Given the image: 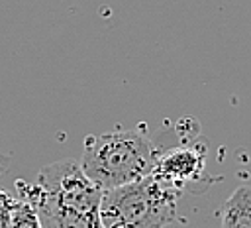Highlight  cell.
Segmentation results:
<instances>
[{
  "instance_id": "1",
  "label": "cell",
  "mask_w": 251,
  "mask_h": 228,
  "mask_svg": "<svg viewBox=\"0 0 251 228\" xmlns=\"http://www.w3.org/2000/svg\"><path fill=\"white\" fill-rule=\"evenodd\" d=\"M25 193L22 199L37 210L41 228H104V191L86 177L78 161L63 159L43 167L37 183L25 185Z\"/></svg>"
},
{
  "instance_id": "2",
  "label": "cell",
  "mask_w": 251,
  "mask_h": 228,
  "mask_svg": "<svg viewBox=\"0 0 251 228\" xmlns=\"http://www.w3.org/2000/svg\"><path fill=\"white\" fill-rule=\"evenodd\" d=\"M153 140L139 130H114L84 138L80 167L102 191L151 175L159 157Z\"/></svg>"
},
{
  "instance_id": "3",
  "label": "cell",
  "mask_w": 251,
  "mask_h": 228,
  "mask_svg": "<svg viewBox=\"0 0 251 228\" xmlns=\"http://www.w3.org/2000/svg\"><path fill=\"white\" fill-rule=\"evenodd\" d=\"M182 195L180 189L151 173L104 191L100 222L104 228H165L176 218V204Z\"/></svg>"
},
{
  "instance_id": "4",
  "label": "cell",
  "mask_w": 251,
  "mask_h": 228,
  "mask_svg": "<svg viewBox=\"0 0 251 228\" xmlns=\"http://www.w3.org/2000/svg\"><path fill=\"white\" fill-rule=\"evenodd\" d=\"M206 142L184 143L161 151L153 169V175L167 181L169 185L186 193L190 187H204L206 175Z\"/></svg>"
},
{
  "instance_id": "5",
  "label": "cell",
  "mask_w": 251,
  "mask_h": 228,
  "mask_svg": "<svg viewBox=\"0 0 251 228\" xmlns=\"http://www.w3.org/2000/svg\"><path fill=\"white\" fill-rule=\"evenodd\" d=\"M220 228H251V187H237L220 206Z\"/></svg>"
},
{
  "instance_id": "6",
  "label": "cell",
  "mask_w": 251,
  "mask_h": 228,
  "mask_svg": "<svg viewBox=\"0 0 251 228\" xmlns=\"http://www.w3.org/2000/svg\"><path fill=\"white\" fill-rule=\"evenodd\" d=\"M16 204H18V199L8 195L4 189H0V228H10L12 226Z\"/></svg>"
},
{
  "instance_id": "7",
  "label": "cell",
  "mask_w": 251,
  "mask_h": 228,
  "mask_svg": "<svg viewBox=\"0 0 251 228\" xmlns=\"http://www.w3.org/2000/svg\"><path fill=\"white\" fill-rule=\"evenodd\" d=\"M0 171H2V163H0Z\"/></svg>"
}]
</instances>
